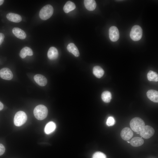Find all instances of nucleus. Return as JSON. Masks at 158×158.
<instances>
[{"label": "nucleus", "mask_w": 158, "mask_h": 158, "mask_svg": "<svg viewBox=\"0 0 158 158\" xmlns=\"http://www.w3.org/2000/svg\"><path fill=\"white\" fill-rule=\"evenodd\" d=\"M75 7V5L73 2L68 1L64 5L63 10L65 13H67L74 10Z\"/></svg>", "instance_id": "412c9836"}, {"label": "nucleus", "mask_w": 158, "mask_h": 158, "mask_svg": "<svg viewBox=\"0 0 158 158\" xmlns=\"http://www.w3.org/2000/svg\"><path fill=\"white\" fill-rule=\"evenodd\" d=\"M5 148L2 144H0V156L2 155L5 151Z\"/></svg>", "instance_id": "a878e982"}, {"label": "nucleus", "mask_w": 158, "mask_h": 158, "mask_svg": "<svg viewBox=\"0 0 158 158\" xmlns=\"http://www.w3.org/2000/svg\"><path fill=\"white\" fill-rule=\"evenodd\" d=\"M33 113L37 119L42 120L46 118L48 115V111L45 106L40 104L35 107Z\"/></svg>", "instance_id": "f257e3e1"}, {"label": "nucleus", "mask_w": 158, "mask_h": 158, "mask_svg": "<svg viewBox=\"0 0 158 158\" xmlns=\"http://www.w3.org/2000/svg\"><path fill=\"white\" fill-rule=\"evenodd\" d=\"M33 52L32 49L29 47H26L21 49L20 53V56L22 59H24L28 55L31 56L33 55Z\"/></svg>", "instance_id": "dca6fc26"}, {"label": "nucleus", "mask_w": 158, "mask_h": 158, "mask_svg": "<svg viewBox=\"0 0 158 158\" xmlns=\"http://www.w3.org/2000/svg\"><path fill=\"white\" fill-rule=\"evenodd\" d=\"M133 136V133L131 129L128 127L123 128L121 131V136L125 140H129Z\"/></svg>", "instance_id": "1a4fd4ad"}, {"label": "nucleus", "mask_w": 158, "mask_h": 158, "mask_svg": "<svg viewBox=\"0 0 158 158\" xmlns=\"http://www.w3.org/2000/svg\"><path fill=\"white\" fill-rule=\"evenodd\" d=\"M147 78L150 81L157 82L158 75L155 72L150 71L147 74Z\"/></svg>", "instance_id": "5701e85b"}, {"label": "nucleus", "mask_w": 158, "mask_h": 158, "mask_svg": "<svg viewBox=\"0 0 158 158\" xmlns=\"http://www.w3.org/2000/svg\"><path fill=\"white\" fill-rule=\"evenodd\" d=\"M130 125L133 131L136 132H138L145 126V123L140 118L136 117L132 119L130 122Z\"/></svg>", "instance_id": "f03ea898"}, {"label": "nucleus", "mask_w": 158, "mask_h": 158, "mask_svg": "<svg viewBox=\"0 0 158 158\" xmlns=\"http://www.w3.org/2000/svg\"><path fill=\"white\" fill-rule=\"evenodd\" d=\"M154 133V130L151 126H145L140 131V135L144 138L147 139L151 137Z\"/></svg>", "instance_id": "423d86ee"}, {"label": "nucleus", "mask_w": 158, "mask_h": 158, "mask_svg": "<svg viewBox=\"0 0 158 158\" xmlns=\"http://www.w3.org/2000/svg\"><path fill=\"white\" fill-rule=\"evenodd\" d=\"M93 74L97 78H100L104 74V71L100 66H96L94 67L93 69Z\"/></svg>", "instance_id": "aec40b11"}, {"label": "nucleus", "mask_w": 158, "mask_h": 158, "mask_svg": "<svg viewBox=\"0 0 158 158\" xmlns=\"http://www.w3.org/2000/svg\"><path fill=\"white\" fill-rule=\"evenodd\" d=\"M0 77L4 79L10 80L13 78V75L9 68H4L0 70Z\"/></svg>", "instance_id": "6e6552de"}, {"label": "nucleus", "mask_w": 158, "mask_h": 158, "mask_svg": "<svg viewBox=\"0 0 158 158\" xmlns=\"http://www.w3.org/2000/svg\"><path fill=\"white\" fill-rule=\"evenodd\" d=\"M137 134H139V133L138 132L137 133Z\"/></svg>", "instance_id": "7c9ffc66"}, {"label": "nucleus", "mask_w": 158, "mask_h": 158, "mask_svg": "<svg viewBox=\"0 0 158 158\" xmlns=\"http://www.w3.org/2000/svg\"><path fill=\"white\" fill-rule=\"evenodd\" d=\"M115 121L114 118L112 116H109L107 118L106 123L109 126H113L115 123Z\"/></svg>", "instance_id": "393cba45"}, {"label": "nucleus", "mask_w": 158, "mask_h": 158, "mask_svg": "<svg viewBox=\"0 0 158 158\" xmlns=\"http://www.w3.org/2000/svg\"><path fill=\"white\" fill-rule=\"evenodd\" d=\"M12 32L15 36L20 39H24L26 37L25 32L23 30L18 28H13L12 29Z\"/></svg>", "instance_id": "9b49d317"}, {"label": "nucleus", "mask_w": 158, "mask_h": 158, "mask_svg": "<svg viewBox=\"0 0 158 158\" xmlns=\"http://www.w3.org/2000/svg\"><path fill=\"white\" fill-rule=\"evenodd\" d=\"M4 1V0H0V6L3 4Z\"/></svg>", "instance_id": "c85d7f7f"}, {"label": "nucleus", "mask_w": 158, "mask_h": 158, "mask_svg": "<svg viewBox=\"0 0 158 158\" xmlns=\"http://www.w3.org/2000/svg\"><path fill=\"white\" fill-rule=\"evenodd\" d=\"M53 12L54 9L52 6L50 4H47L44 6L40 10L39 16L42 20H47L52 16Z\"/></svg>", "instance_id": "7ed1b4c3"}, {"label": "nucleus", "mask_w": 158, "mask_h": 158, "mask_svg": "<svg viewBox=\"0 0 158 158\" xmlns=\"http://www.w3.org/2000/svg\"><path fill=\"white\" fill-rule=\"evenodd\" d=\"M101 98L102 100L104 102L109 103L110 102L112 98L111 94L109 91H104L102 94Z\"/></svg>", "instance_id": "4be33fe9"}, {"label": "nucleus", "mask_w": 158, "mask_h": 158, "mask_svg": "<svg viewBox=\"0 0 158 158\" xmlns=\"http://www.w3.org/2000/svg\"><path fill=\"white\" fill-rule=\"evenodd\" d=\"M144 142L142 138L135 137L130 141V145L133 147H137L142 145Z\"/></svg>", "instance_id": "6ab92c4d"}, {"label": "nucleus", "mask_w": 158, "mask_h": 158, "mask_svg": "<svg viewBox=\"0 0 158 158\" xmlns=\"http://www.w3.org/2000/svg\"><path fill=\"white\" fill-rule=\"evenodd\" d=\"M4 34L1 33H0V45L4 41Z\"/></svg>", "instance_id": "bb28decb"}, {"label": "nucleus", "mask_w": 158, "mask_h": 158, "mask_svg": "<svg viewBox=\"0 0 158 158\" xmlns=\"http://www.w3.org/2000/svg\"><path fill=\"white\" fill-rule=\"evenodd\" d=\"M84 4L86 8L89 11H93L96 7V4L94 0H85Z\"/></svg>", "instance_id": "a211bd4d"}, {"label": "nucleus", "mask_w": 158, "mask_h": 158, "mask_svg": "<svg viewBox=\"0 0 158 158\" xmlns=\"http://www.w3.org/2000/svg\"><path fill=\"white\" fill-rule=\"evenodd\" d=\"M67 48L68 51L75 57H78L79 56L80 54L78 50L74 43H71L69 44Z\"/></svg>", "instance_id": "2eb2a0df"}, {"label": "nucleus", "mask_w": 158, "mask_h": 158, "mask_svg": "<svg viewBox=\"0 0 158 158\" xmlns=\"http://www.w3.org/2000/svg\"><path fill=\"white\" fill-rule=\"evenodd\" d=\"M27 119V116L26 113L23 111H19L15 115L14 123L16 126H21L25 123Z\"/></svg>", "instance_id": "20e7f679"}, {"label": "nucleus", "mask_w": 158, "mask_h": 158, "mask_svg": "<svg viewBox=\"0 0 158 158\" xmlns=\"http://www.w3.org/2000/svg\"><path fill=\"white\" fill-rule=\"evenodd\" d=\"M92 158H107L106 155L100 152H95L92 156Z\"/></svg>", "instance_id": "b1692460"}, {"label": "nucleus", "mask_w": 158, "mask_h": 158, "mask_svg": "<svg viewBox=\"0 0 158 158\" xmlns=\"http://www.w3.org/2000/svg\"><path fill=\"white\" fill-rule=\"evenodd\" d=\"M127 142H128V143H130V142H129V141H127Z\"/></svg>", "instance_id": "c756f323"}, {"label": "nucleus", "mask_w": 158, "mask_h": 158, "mask_svg": "<svg viewBox=\"0 0 158 158\" xmlns=\"http://www.w3.org/2000/svg\"><path fill=\"white\" fill-rule=\"evenodd\" d=\"M109 37L113 42L117 41L119 37V34L117 28L115 26L111 27L109 30Z\"/></svg>", "instance_id": "0eeeda50"}, {"label": "nucleus", "mask_w": 158, "mask_h": 158, "mask_svg": "<svg viewBox=\"0 0 158 158\" xmlns=\"http://www.w3.org/2000/svg\"><path fill=\"white\" fill-rule=\"evenodd\" d=\"M47 56L49 59L51 60L57 59L58 56V52L57 49L53 47H50L48 51Z\"/></svg>", "instance_id": "4468645a"}, {"label": "nucleus", "mask_w": 158, "mask_h": 158, "mask_svg": "<svg viewBox=\"0 0 158 158\" xmlns=\"http://www.w3.org/2000/svg\"><path fill=\"white\" fill-rule=\"evenodd\" d=\"M4 108L3 104L0 102V111L2 110Z\"/></svg>", "instance_id": "cd10ccee"}, {"label": "nucleus", "mask_w": 158, "mask_h": 158, "mask_svg": "<svg viewBox=\"0 0 158 158\" xmlns=\"http://www.w3.org/2000/svg\"><path fill=\"white\" fill-rule=\"evenodd\" d=\"M142 35V29L140 26L136 25L132 27L130 33V37L133 40L138 41L140 40Z\"/></svg>", "instance_id": "39448f33"}, {"label": "nucleus", "mask_w": 158, "mask_h": 158, "mask_svg": "<svg viewBox=\"0 0 158 158\" xmlns=\"http://www.w3.org/2000/svg\"><path fill=\"white\" fill-rule=\"evenodd\" d=\"M6 17L9 20L15 23H19L22 20V17L19 15L12 13H8Z\"/></svg>", "instance_id": "ddd939ff"}, {"label": "nucleus", "mask_w": 158, "mask_h": 158, "mask_svg": "<svg viewBox=\"0 0 158 158\" xmlns=\"http://www.w3.org/2000/svg\"><path fill=\"white\" fill-rule=\"evenodd\" d=\"M34 78L35 82L40 86H44L47 83V78L42 75L36 74L34 76Z\"/></svg>", "instance_id": "9d476101"}, {"label": "nucleus", "mask_w": 158, "mask_h": 158, "mask_svg": "<svg viewBox=\"0 0 158 158\" xmlns=\"http://www.w3.org/2000/svg\"><path fill=\"white\" fill-rule=\"evenodd\" d=\"M56 124L53 121H50L47 124L44 128V132L46 134H49L55 130L56 128Z\"/></svg>", "instance_id": "f3484780"}, {"label": "nucleus", "mask_w": 158, "mask_h": 158, "mask_svg": "<svg viewBox=\"0 0 158 158\" xmlns=\"http://www.w3.org/2000/svg\"><path fill=\"white\" fill-rule=\"evenodd\" d=\"M147 97L151 101L155 103L158 102V92L157 91L150 90L147 93Z\"/></svg>", "instance_id": "f8f14e48"}]
</instances>
